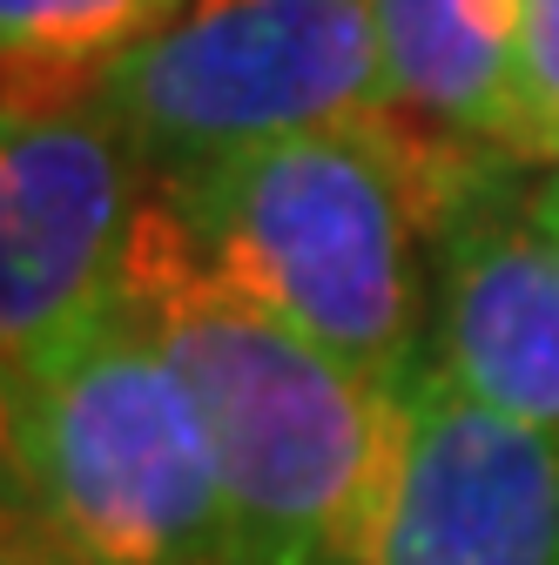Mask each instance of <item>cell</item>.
Segmentation results:
<instances>
[{
	"label": "cell",
	"mask_w": 559,
	"mask_h": 565,
	"mask_svg": "<svg viewBox=\"0 0 559 565\" xmlns=\"http://www.w3.org/2000/svg\"><path fill=\"white\" fill-rule=\"evenodd\" d=\"M513 162L458 156L398 121H337L149 182L243 297L398 391L432 350V243L452 202Z\"/></svg>",
	"instance_id": "6da1fadb"
},
{
	"label": "cell",
	"mask_w": 559,
	"mask_h": 565,
	"mask_svg": "<svg viewBox=\"0 0 559 565\" xmlns=\"http://www.w3.org/2000/svg\"><path fill=\"white\" fill-rule=\"evenodd\" d=\"M122 310L196 404L230 512V565H351L391 391L243 297L156 189L135 216Z\"/></svg>",
	"instance_id": "7a4b0ae2"
},
{
	"label": "cell",
	"mask_w": 559,
	"mask_h": 565,
	"mask_svg": "<svg viewBox=\"0 0 559 565\" xmlns=\"http://www.w3.org/2000/svg\"><path fill=\"white\" fill-rule=\"evenodd\" d=\"M8 512L82 565H230V512L196 404L122 303L8 391Z\"/></svg>",
	"instance_id": "3957f363"
},
{
	"label": "cell",
	"mask_w": 559,
	"mask_h": 565,
	"mask_svg": "<svg viewBox=\"0 0 559 565\" xmlns=\"http://www.w3.org/2000/svg\"><path fill=\"white\" fill-rule=\"evenodd\" d=\"M149 182L384 115L371 0H182L102 82Z\"/></svg>",
	"instance_id": "277c9868"
},
{
	"label": "cell",
	"mask_w": 559,
	"mask_h": 565,
	"mask_svg": "<svg viewBox=\"0 0 559 565\" xmlns=\"http://www.w3.org/2000/svg\"><path fill=\"white\" fill-rule=\"evenodd\" d=\"M143 156L102 95L8 115L0 135V384L28 391L122 303Z\"/></svg>",
	"instance_id": "5b68a950"
},
{
	"label": "cell",
	"mask_w": 559,
	"mask_h": 565,
	"mask_svg": "<svg viewBox=\"0 0 559 565\" xmlns=\"http://www.w3.org/2000/svg\"><path fill=\"white\" fill-rule=\"evenodd\" d=\"M351 565H559V431L478 404L425 358L391 391Z\"/></svg>",
	"instance_id": "8992f818"
},
{
	"label": "cell",
	"mask_w": 559,
	"mask_h": 565,
	"mask_svg": "<svg viewBox=\"0 0 559 565\" xmlns=\"http://www.w3.org/2000/svg\"><path fill=\"white\" fill-rule=\"evenodd\" d=\"M513 175H485L439 223L425 358L478 404L559 431V230Z\"/></svg>",
	"instance_id": "52a82bcc"
},
{
	"label": "cell",
	"mask_w": 559,
	"mask_h": 565,
	"mask_svg": "<svg viewBox=\"0 0 559 565\" xmlns=\"http://www.w3.org/2000/svg\"><path fill=\"white\" fill-rule=\"evenodd\" d=\"M371 21L384 61V121L432 149L513 162L519 0H371Z\"/></svg>",
	"instance_id": "ba28073f"
},
{
	"label": "cell",
	"mask_w": 559,
	"mask_h": 565,
	"mask_svg": "<svg viewBox=\"0 0 559 565\" xmlns=\"http://www.w3.org/2000/svg\"><path fill=\"white\" fill-rule=\"evenodd\" d=\"M182 0H0V82L8 115L102 95L115 61L143 47Z\"/></svg>",
	"instance_id": "9c48e42d"
},
{
	"label": "cell",
	"mask_w": 559,
	"mask_h": 565,
	"mask_svg": "<svg viewBox=\"0 0 559 565\" xmlns=\"http://www.w3.org/2000/svg\"><path fill=\"white\" fill-rule=\"evenodd\" d=\"M506 156L519 169H559V0H519Z\"/></svg>",
	"instance_id": "30bf717a"
},
{
	"label": "cell",
	"mask_w": 559,
	"mask_h": 565,
	"mask_svg": "<svg viewBox=\"0 0 559 565\" xmlns=\"http://www.w3.org/2000/svg\"><path fill=\"white\" fill-rule=\"evenodd\" d=\"M0 565H82V558L61 552L28 512H8V552H0Z\"/></svg>",
	"instance_id": "8fae6325"
},
{
	"label": "cell",
	"mask_w": 559,
	"mask_h": 565,
	"mask_svg": "<svg viewBox=\"0 0 559 565\" xmlns=\"http://www.w3.org/2000/svg\"><path fill=\"white\" fill-rule=\"evenodd\" d=\"M532 209H539V223H546V230H559V169L532 189Z\"/></svg>",
	"instance_id": "7c38bea8"
}]
</instances>
